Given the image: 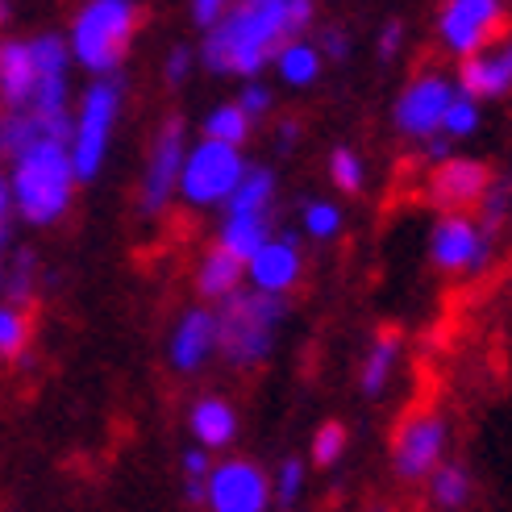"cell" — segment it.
<instances>
[{"instance_id": "1", "label": "cell", "mask_w": 512, "mask_h": 512, "mask_svg": "<svg viewBox=\"0 0 512 512\" xmlns=\"http://www.w3.org/2000/svg\"><path fill=\"white\" fill-rule=\"evenodd\" d=\"M313 21V0H242L225 9L204 38L200 59L217 75H259L288 38Z\"/></svg>"}, {"instance_id": "2", "label": "cell", "mask_w": 512, "mask_h": 512, "mask_svg": "<svg viewBox=\"0 0 512 512\" xmlns=\"http://www.w3.org/2000/svg\"><path fill=\"white\" fill-rule=\"evenodd\" d=\"M71 46L59 34L0 42V105L71 125Z\"/></svg>"}, {"instance_id": "3", "label": "cell", "mask_w": 512, "mask_h": 512, "mask_svg": "<svg viewBox=\"0 0 512 512\" xmlns=\"http://www.w3.org/2000/svg\"><path fill=\"white\" fill-rule=\"evenodd\" d=\"M75 184H80V175H75L67 138H59V134L34 138L30 146H21L17 155L9 159L13 213L25 225H38V229L55 225L71 209Z\"/></svg>"}, {"instance_id": "4", "label": "cell", "mask_w": 512, "mask_h": 512, "mask_svg": "<svg viewBox=\"0 0 512 512\" xmlns=\"http://www.w3.org/2000/svg\"><path fill=\"white\" fill-rule=\"evenodd\" d=\"M138 21H142V9L134 0H88L71 17V30H67L71 59L92 75H113L125 63V55H130Z\"/></svg>"}, {"instance_id": "5", "label": "cell", "mask_w": 512, "mask_h": 512, "mask_svg": "<svg viewBox=\"0 0 512 512\" xmlns=\"http://www.w3.org/2000/svg\"><path fill=\"white\" fill-rule=\"evenodd\" d=\"M117 117H121V84L113 75H96V80L84 88L80 109L71 113V125H67V150H71L80 184L84 179H96V171L105 167Z\"/></svg>"}, {"instance_id": "6", "label": "cell", "mask_w": 512, "mask_h": 512, "mask_svg": "<svg viewBox=\"0 0 512 512\" xmlns=\"http://www.w3.org/2000/svg\"><path fill=\"white\" fill-rule=\"evenodd\" d=\"M279 317H284V304H279L275 292L254 288L250 296H242V292L225 296L221 313H217V329H221L217 350L238 367L263 363V358L271 354V334H275Z\"/></svg>"}, {"instance_id": "7", "label": "cell", "mask_w": 512, "mask_h": 512, "mask_svg": "<svg viewBox=\"0 0 512 512\" xmlns=\"http://www.w3.org/2000/svg\"><path fill=\"white\" fill-rule=\"evenodd\" d=\"M246 175V163L238 155L234 142L221 138H204L200 146H192L184 155V171H179V192L196 209H209V204H225L229 192L238 188V179Z\"/></svg>"}, {"instance_id": "8", "label": "cell", "mask_w": 512, "mask_h": 512, "mask_svg": "<svg viewBox=\"0 0 512 512\" xmlns=\"http://www.w3.org/2000/svg\"><path fill=\"white\" fill-rule=\"evenodd\" d=\"M271 488L254 463H221L204 479V504L213 512H263Z\"/></svg>"}, {"instance_id": "9", "label": "cell", "mask_w": 512, "mask_h": 512, "mask_svg": "<svg viewBox=\"0 0 512 512\" xmlns=\"http://www.w3.org/2000/svg\"><path fill=\"white\" fill-rule=\"evenodd\" d=\"M184 121H167L155 150L146 159V179H142V209L146 213H163L167 200L179 192V171H184Z\"/></svg>"}, {"instance_id": "10", "label": "cell", "mask_w": 512, "mask_h": 512, "mask_svg": "<svg viewBox=\"0 0 512 512\" xmlns=\"http://www.w3.org/2000/svg\"><path fill=\"white\" fill-rule=\"evenodd\" d=\"M454 100V84L442 80V75H421L400 92V105H396V125L404 138H429V134H442V117Z\"/></svg>"}, {"instance_id": "11", "label": "cell", "mask_w": 512, "mask_h": 512, "mask_svg": "<svg viewBox=\"0 0 512 512\" xmlns=\"http://www.w3.org/2000/svg\"><path fill=\"white\" fill-rule=\"evenodd\" d=\"M500 25V0H450L442 13V42L454 55H475V50L488 46V38Z\"/></svg>"}, {"instance_id": "12", "label": "cell", "mask_w": 512, "mask_h": 512, "mask_svg": "<svg viewBox=\"0 0 512 512\" xmlns=\"http://www.w3.org/2000/svg\"><path fill=\"white\" fill-rule=\"evenodd\" d=\"M442 450H446V421L421 413L413 421H404L400 438H396V475L400 479H421L429 471L442 467Z\"/></svg>"}, {"instance_id": "13", "label": "cell", "mask_w": 512, "mask_h": 512, "mask_svg": "<svg viewBox=\"0 0 512 512\" xmlns=\"http://www.w3.org/2000/svg\"><path fill=\"white\" fill-rule=\"evenodd\" d=\"M488 234L467 217H446L433 229V263L442 271H483L488 263Z\"/></svg>"}, {"instance_id": "14", "label": "cell", "mask_w": 512, "mask_h": 512, "mask_svg": "<svg viewBox=\"0 0 512 512\" xmlns=\"http://www.w3.org/2000/svg\"><path fill=\"white\" fill-rule=\"evenodd\" d=\"M246 275H250V284L259 292L284 296L296 284V275H300V246H296V238H267L246 259Z\"/></svg>"}, {"instance_id": "15", "label": "cell", "mask_w": 512, "mask_h": 512, "mask_svg": "<svg viewBox=\"0 0 512 512\" xmlns=\"http://www.w3.org/2000/svg\"><path fill=\"white\" fill-rule=\"evenodd\" d=\"M217 313L209 309H188L184 317H179L175 334H171V363L175 371H200L204 363H209V354L217 350Z\"/></svg>"}, {"instance_id": "16", "label": "cell", "mask_w": 512, "mask_h": 512, "mask_svg": "<svg viewBox=\"0 0 512 512\" xmlns=\"http://www.w3.org/2000/svg\"><path fill=\"white\" fill-rule=\"evenodd\" d=\"M488 167L475 159H442L438 171H433L429 196L442 209H463V204H475L483 192H488Z\"/></svg>"}, {"instance_id": "17", "label": "cell", "mask_w": 512, "mask_h": 512, "mask_svg": "<svg viewBox=\"0 0 512 512\" xmlns=\"http://www.w3.org/2000/svg\"><path fill=\"white\" fill-rule=\"evenodd\" d=\"M458 84H463L471 96H479V100L483 96H504L512 88V38L500 50H492V55H483V50L467 55Z\"/></svg>"}, {"instance_id": "18", "label": "cell", "mask_w": 512, "mask_h": 512, "mask_svg": "<svg viewBox=\"0 0 512 512\" xmlns=\"http://www.w3.org/2000/svg\"><path fill=\"white\" fill-rule=\"evenodd\" d=\"M242 275H246V263L217 242V250L204 254V263L196 271V288H200L204 300H225V296H234L242 288Z\"/></svg>"}, {"instance_id": "19", "label": "cell", "mask_w": 512, "mask_h": 512, "mask_svg": "<svg viewBox=\"0 0 512 512\" xmlns=\"http://www.w3.org/2000/svg\"><path fill=\"white\" fill-rule=\"evenodd\" d=\"M46 134L67 138V125H55V121H46L38 113L5 109V105H0V159H13L21 146H30L34 138H46Z\"/></svg>"}, {"instance_id": "20", "label": "cell", "mask_w": 512, "mask_h": 512, "mask_svg": "<svg viewBox=\"0 0 512 512\" xmlns=\"http://www.w3.org/2000/svg\"><path fill=\"white\" fill-rule=\"evenodd\" d=\"M192 433H196V442H200L204 450L229 446V442H234V433H238L234 408H229L225 400H217V396L200 400V404L192 408Z\"/></svg>"}, {"instance_id": "21", "label": "cell", "mask_w": 512, "mask_h": 512, "mask_svg": "<svg viewBox=\"0 0 512 512\" xmlns=\"http://www.w3.org/2000/svg\"><path fill=\"white\" fill-rule=\"evenodd\" d=\"M267 238H271L267 213H229L225 225H221V246H225L229 254H238L242 263H246Z\"/></svg>"}, {"instance_id": "22", "label": "cell", "mask_w": 512, "mask_h": 512, "mask_svg": "<svg viewBox=\"0 0 512 512\" xmlns=\"http://www.w3.org/2000/svg\"><path fill=\"white\" fill-rule=\"evenodd\" d=\"M271 63L279 67V75H284V84L304 88V84H313L321 75V50L313 42H284L275 50Z\"/></svg>"}, {"instance_id": "23", "label": "cell", "mask_w": 512, "mask_h": 512, "mask_svg": "<svg viewBox=\"0 0 512 512\" xmlns=\"http://www.w3.org/2000/svg\"><path fill=\"white\" fill-rule=\"evenodd\" d=\"M271 196H275L271 171L254 167V171H246V175L238 179V188L229 192L225 209H229V213H267V209H271Z\"/></svg>"}, {"instance_id": "24", "label": "cell", "mask_w": 512, "mask_h": 512, "mask_svg": "<svg viewBox=\"0 0 512 512\" xmlns=\"http://www.w3.org/2000/svg\"><path fill=\"white\" fill-rule=\"evenodd\" d=\"M30 346V317L17 300H0V363Z\"/></svg>"}, {"instance_id": "25", "label": "cell", "mask_w": 512, "mask_h": 512, "mask_svg": "<svg viewBox=\"0 0 512 512\" xmlns=\"http://www.w3.org/2000/svg\"><path fill=\"white\" fill-rule=\"evenodd\" d=\"M246 134H250V113L242 105H217L204 117V138H221V142L242 146Z\"/></svg>"}, {"instance_id": "26", "label": "cell", "mask_w": 512, "mask_h": 512, "mask_svg": "<svg viewBox=\"0 0 512 512\" xmlns=\"http://www.w3.org/2000/svg\"><path fill=\"white\" fill-rule=\"evenodd\" d=\"M396 354H400V338L396 334H379V342L367 354V367H363V392L367 396H379V388L388 383V371L396 363Z\"/></svg>"}, {"instance_id": "27", "label": "cell", "mask_w": 512, "mask_h": 512, "mask_svg": "<svg viewBox=\"0 0 512 512\" xmlns=\"http://www.w3.org/2000/svg\"><path fill=\"white\" fill-rule=\"evenodd\" d=\"M475 130H479V96H471L467 88H458L446 117H442V134L446 138H467Z\"/></svg>"}, {"instance_id": "28", "label": "cell", "mask_w": 512, "mask_h": 512, "mask_svg": "<svg viewBox=\"0 0 512 512\" xmlns=\"http://www.w3.org/2000/svg\"><path fill=\"white\" fill-rule=\"evenodd\" d=\"M471 500V475L463 467H438L433 471V504L463 508Z\"/></svg>"}, {"instance_id": "29", "label": "cell", "mask_w": 512, "mask_h": 512, "mask_svg": "<svg viewBox=\"0 0 512 512\" xmlns=\"http://www.w3.org/2000/svg\"><path fill=\"white\" fill-rule=\"evenodd\" d=\"M508 204H512V179L504 175V179H496V184H488V192L479 196V213H483L479 229H483L488 238L500 234V221H504V213H508Z\"/></svg>"}, {"instance_id": "30", "label": "cell", "mask_w": 512, "mask_h": 512, "mask_svg": "<svg viewBox=\"0 0 512 512\" xmlns=\"http://www.w3.org/2000/svg\"><path fill=\"white\" fill-rule=\"evenodd\" d=\"M34 292V254H17V259L5 267V296L25 304Z\"/></svg>"}, {"instance_id": "31", "label": "cell", "mask_w": 512, "mask_h": 512, "mask_svg": "<svg viewBox=\"0 0 512 512\" xmlns=\"http://www.w3.org/2000/svg\"><path fill=\"white\" fill-rule=\"evenodd\" d=\"M342 450H346V429L342 425H321V433L313 438V463L317 467H334L338 458H342Z\"/></svg>"}, {"instance_id": "32", "label": "cell", "mask_w": 512, "mask_h": 512, "mask_svg": "<svg viewBox=\"0 0 512 512\" xmlns=\"http://www.w3.org/2000/svg\"><path fill=\"white\" fill-rule=\"evenodd\" d=\"M329 167H334V184L342 192H358V188H363V159H358L354 150H334Z\"/></svg>"}, {"instance_id": "33", "label": "cell", "mask_w": 512, "mask_h": 512, "mask_svg": "<svg viewBox=\"0 0 512 512\" xmlns=\"http://www.w3.org/2000/svg\"><path fill=\"white\" fill-rule=\"evenodd\" d=\"M304 225H309L313 238H334L342 229V213L334 204H309V213H304Z\"/></svg>"}, {"instance_id": "34", "label": "cell", "mask_w": 512, "mask_h": 512, "mask_svg": "<svg viewBox=\"0 0 512 512\" xmlns=\"http://www.w3.org/2000/svg\"><path fill=\"white\" fill-rule=\"evenodd\" d=\"M300 483H304V467H300V458H288L284 471H279V504H296Z\"/></svg>"}, {"instance_id": "35", "label": "cell", "mask_w": 512, "mask_h": 512, "mask_svg": "<svg viewBox=\"0 0 512 512\" xmlns=\"http://www.w3.org/2000/svg\"><path fill=\"white\" fill-rule=\"evenodd\" d=\"M238 105H242L250 117H259V113H267V109H271V92H267L259 80H254V75H250V84L242 88V100H238Z\"/></svg>"}, {"instance_id": "36", "label": "cell", "mask_w": 512, "mask_h": 512, "mask_svg": "<svg viewBox=\"0 0 512 512\" xmlns=\"http://www.w3.org/2000/svg\"><path fill=\"white\" fill-rule=\"evenodd\" d=\"M225 9H229V0H192V17L204 25V30H209V25H213Z\"/></svg>"}, {"instance_id": "37", "label": "cell", "mask_w": 512, "mask_h": 512, "mask_svg": "<svg viewBox=\"0 0 512 512\" xmlns=\"http://www.w3.org/2000/svg\"><path fill=\"white\" fill-rule=\"evenodd\" d=\"M188 67H192V55H188V50H184V46L171 50V55H167V80H171V84H184Z\"/></svg>"}, {"instance_id": "38", "label": "cell", "mask_w": 512, "mask_h": 512, "mask_svg": "<svg viewBox=\"0 0 512 512\" xmlns=\"http://www.w3.org/2000/svg\"><path fill=\"white\" fill-rule=\"evenodd\" d=\"M209 471L213 467H209V454H204V450H188L184 454V475L188 479H209Z\"/></svg>"}, {"instance_id": "39", "label": "cell", "mask_w": 512, "mask_h": 512, "mask_svg": "<svg viewBox=\"0 0 512 512\" xmlns=\"http://www.w3.org/2000/svg\"><path fill=\"white\" fill-rule=\"evenodd\" d=\"M321 50H325L329 59H346L350 42H346V34H342V30H325V34H321Z\"/></svg>"}, {"instance_id": "40", "label": "cell", "mask_w": 512, "mask_h": 512, "mask_svg": "<svg viewBox=\"0 0 512 512\" xmlns=\"http://www.w3.org/2000/svg\"><path fill=\"white\" fill-rule=\"evenodd\" d=\"M13 217V188H9V167L0 163V229Z\"/></svg>"}, {"instance_id": "41", "label": "cell", "mask_w": 512, "mask_h": 512, "mask_svg": "<svg viewBox=\"0 0 512 512\" xmlns=\"http://www.w3.org/2000/svg\"><path fill=\"white\" fill-rule=\"evenodd\" d=\"M400 21H388V25H383V34H379V55L383 59H392L396 55V46H400Z\"/></svg>"}, {"instance_id": "42", "label": "cell", "mask_w": 512, "mask_h": 512, "mask_svg": "<svg viewBox=\"0 0 512 512\" xmlns=\"http://www.w3.org/2000/svg\"><path fill=\"white\" fill-rule=\"evenodd\" d=\"M450 142H454V138H446V134H442V138H433V134H429V159H433V163L450 159Z\"/></svg>"}, {"instance_id": "43", "label": "cell", "mask_w": 512, "mask_h": 512, "mask_svg": "<svg viewBox=\"0 0 512 512\" xmlns=\"http://www.w3.org/2000/svg\"><path fill=\"white\" fill-rule=\"evenodd\" d=\"M5 267H9V242H5V229H0V292H5Z\"/></svg>"}, {"instance_id": "44", "label": "cell", "mask_w": 512, "mask_h": 512, "mask_svg": "<svg viewBox=\"0 0 512 512\" xmlns=\"http://www.w3.org/2000/svg\"><path fill=\"white\" fill-rule=\"evenodd\" d=\"M5 13H9V9H5V0H0V25H5Z\"/></svg>"}]
</instances>
